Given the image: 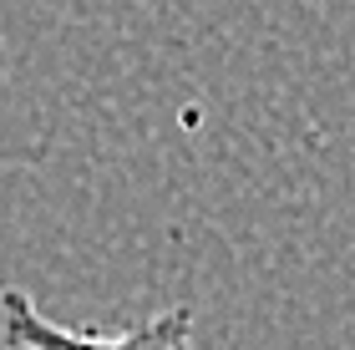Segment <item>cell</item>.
I'll return each instance as SVG.
<instances>
[{
    "label": "cell",
    "instance_id": "1",
    "mask_svg": "<svg viewBox=\"0 0 355 350\" xmlns=\"http://www.w3.org/2000/svg\"><path fill=\"white\" fill-rule=\"evenodd\" d=\"M0 350H193V310L168 305L107 335V330L56 325L26 290H0Z\"/></svg>",
    "mask_w": 355,
    "mask_h": 350
}]
</instances>
